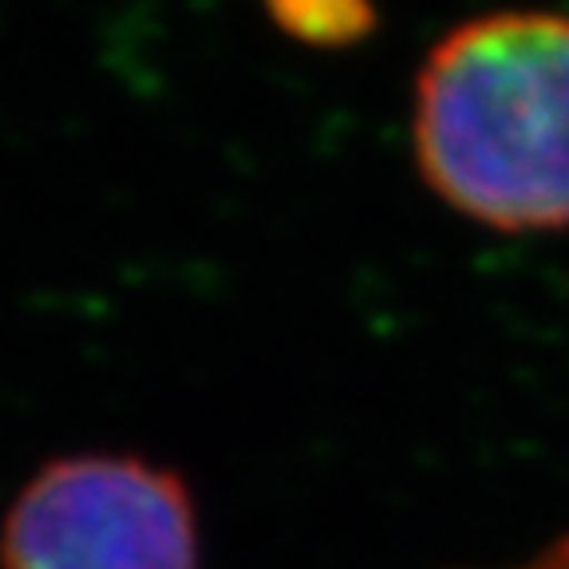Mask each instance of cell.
<instances>
[{"mask_svg": "<svg viewBox=\"0 0 569 569\" xmlns=\"http://www.w3.org/2000/svg\"><path fill=\"white\" fill-rule=\"evenodd\" d=\"M4 569H198L190 495L151 462L60 459L12 502Z\"/></svg>", "mask_w": 569, "mask_h": 569, "instance_id": "cell-2", "label": "cell"}, {"mask_svg": "<svg viewBox=\"0 0 569 569\" xmlns=\"http://www.w3.org/2000/svg\"><path fill=\"white\" fill-rule=\"evenodd\" d=\"M515 569H569V538H561V542H553L546 553H538V558L522 561V566Z\"/></svg>", "mask_w": 569, "mask_h": 569, "instance_id": "cell-4", "label": "cell"}, {"mask_svg": "<svg viewBox=\"0 0 569 569\" xmlns=\"http://www.w3.org/2000/svg\"><path fill=\"white\" fill-rule=\"evenodd\" d=\"M416 162L507 233L569 226V17L498 12L443 36L416 80Z\"/></svg>", "mask_w": 569, "mask_h": 569, "instance_id": "cell-1", "label": "cell"}, {"mask_svg": "<svg viewBox=\"0 0 569 569\" xmlns=\"http://www.w3.org/2000/svg\"><path fill=\"white\" fill-rule=\"evenodd\" d=\"M273 17L281 20V28L297 40L309 44H348L356 36H365L376 24V12L365 4H284L273 9Z\"/></svg>", "mask_w": 569, "mask_h": 569, "instance_id": "cell-3", "label": "cell"}]
</instances>
